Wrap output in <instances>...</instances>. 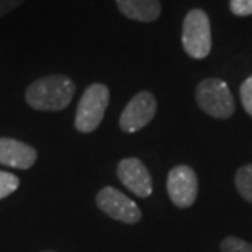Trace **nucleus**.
<instances>
[{"label":"nucleus","mask_w":252,"mask_h":252,"mask_svg":"<svg viewBox=\"0 0 252 252\" xmlns=\"http://www.w3.org/2000/svg\"><path fill=\"white\" fill-rule=\"evenodd\" d=\"M117 5L126 18L138 22H154L162 10L159 0H117Z\"/></svg>","instance_id":"nucleus-10"},{"label":"nucleus","mask_w":252,"mask_h":252,"mask_svg":"<svg viewBox=\"0 0 252 252\" xmlns=\"http://www.w3.org/2000/svg\"><path fill=\"white\" fill-rule=\"evenodd\" d=\"M229 8L238 17H249L252 15V0H229Z\"/></svg>","instance_id":"nucleus-15"},{"label":"nucleus","mask_w":252,"mask_h":252,"mask_svg":"<svg viewBox=\"0 0 252 252\" xmlns=\"http://www.w3.org/2000/svg\"><path fill=\"white\" fill-rule=\"evenodd\" d=\"M36 149L30 144L12 138H0V164L27 170L36 162Z\"/></svg>","instance_id":"nucleus-9"},{"label":"nucleus","mask_w":252,"mask_h":252,"mask_svg":"<svg viewBox=\"0 0 252 252\" xmlns=\"http://www.w3.org/2000/svg\"><path fill=\"white\" fill-rule=\"evenodd\" d=\"M118 179L126 189L141 198H148L153 193V177L146 165L136 158H126L118 164Z\"/></svg>","instance_id":"nucleus-8"},{"label":"nucleus","mask_w":252,"mask_h":252,"mask_svg":"<svg viewBox=\"0 0 252 252\" xmlns=\"http://www.w3.org/2000/svg\"><path fill=\"white\" fill-rule=\"evenodd\" d=\"M236 189L244 200L252 203V164L243 165L236 174Z\"/></svg>","instance_id":"nucleus-11"},{"label":"nucleus","mask_w":252,"mask_h":252,"mask_svg":"<svg viewBox=\"0 0 252 252\" xmlns=\"http://www.w3.org/2000/svg\"><path fill=\"white\" fill-rule=\"evenodd\" d=\"M241 102L244 110L252 117V75L248 77L241 85Z\"/></svg>","instance_id":"nucleus-14"},{"label":"nucleus","mask_w":252,"mask_h":252,"mask_svg":"<svg viewBox=\"0 0 252 252\" xmlns=\"http://www.w3.org/2000/svg\"><path fill=\"white\" fill-rule=\"evenodd\" d=\"M18 185H20V180L17 175L0 170V200L12 195L13 191L18 189Z\"/></svg>","instance_id":"nucleus-12"},{"label":"nucleus","mask_w":252,"mask_h":252,"mask_svg":"<svg viewBox=\"0 0 252 252\" xmlns=\"http://www.w3.org/2000/svg\"><path fill=\"white\" fill-rule=\"evenodd\" d=\"M97 206L110 218L126 224H134L141 220L139 206L125 193L113 187H105L97 193Z\"/></svg>","instance_id":"nucleus-5"},{"label":"nucleus","mask_w":252,"mask_h":252,"mask_svg":"<svg viewBox=\"0 0 252 252\" xmlns=\"http://www.w3.org/2000/svg\"><path fill=\"white\" fill-rule=\"evenodd\" d=\"M167 193L179 208H189L198 195V179L189 165H177L167 175Z\"/></svg>","instance_id":"nucleus-7"},{"label":"nucleus","mask_w":252,"mask_h":252,"mask_svg":"<svg viewBox=\"0 0 252 252\" xmlns=\"http://www.w3.org/2000/svg\"><path fill=\"white\" fill-rule=\"evenodd\" d=\"M158 102L151 92H139L129 100L120 117V128L125 133H136L153 122Z\"/></svg>","instance_id":"nucleus-6"},{"label":"nucleus","mask_w":252,"mask_h":252,"mask_svg":"<svg viewBox=\"0 0 252 252\" xmlns=\"http://www.w3.org/2000/svg\"><path fill=\"white\" fill-rule=\"evenodd\" d=\"M182 46L193 59H205L211 51L210 18L203 10L193 8L185 15L182 27Z\"/></svg>","instance_id":"nucleus-3"},{"label":"nucleus","mask_w":252,"mask_h":252,"mask_svg":"<svg viewBox=\"0 0 252 252\" xmlns=\"http://www.w3.org/2000/svg\"><path fill=\"white\" fill-rule=\"evenodd\" d=\"M23 0H0V17L7 15L10 10L17 8Z\"/></svg>","instance_id":"nucleus-16"},{"label":"nucleus","mask_w":252,"mask_h":252,"mask_svg":"<svg viewBox=\"0 0 252 252\" xmlns=\"http://www.w3.org/2000/svg\"><path fill=\"white\" fill-rule=\"evenodd\" d=\"M196 102L210 117L226 120L234 113V98L228 84L221 79H205L196 87Z\"/></svg>","instance_id":"nucleus-4"},{"label":"nucleus","mask_w":252,"mask_h":252,"mask_svg":"<svg viewBox=\"0 0 252 252\" xmlns=\"http://www.w3.org/2000/svg\"><path fill=\"white\" fill-rule=\"evenodd\" d=\"M221 252H252V244L246 241L229 236L221 241Z\"/></svg>","instance_id":"nucleus-13"},{"label":"nucleus","mask_w":252,"mask_h":252,"mask_svg":"<svg viewBox=\"0 0 252 252\" xmlns=\"http://www.w3.org/2000/svg\"><path fill=\"white\" fill-rule=\"evenodd\" d=\"M43 252H54V251H43Z\"/></svg>","instance_id":"nucleus-17"},{"label":"nucleus","mask_w":252,"mask_h":252,"mask_svg":"<svg viewBox=\"0 0 252 252\" xmlns=\"http://www.w3.org/2000/svg\"><path fill=\"white\" fill-rule=\"evenodd\" d=\"M75 84L65 75H48L30 85L25 94L27 103L39 112H59L72 102Z\"/></svg>","instance_id":"nucleus-1"},{"label":"nucleus","mask_w":252,"mask_h":252,"mask_svg":"<svg viewBox=\"0 0 252 252\" xmlns=\"http://www.w3.org/2000/svg\"><path fill=\"white\" fill-rule=\"evenodd\" d=\"M110 102V90L103 84H92L77 105L75 112V129L80 133H92L100 126Z\"/></svg>","instance_id":"nucleus-2"}]
</instances>
